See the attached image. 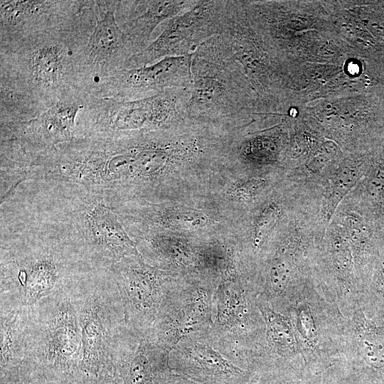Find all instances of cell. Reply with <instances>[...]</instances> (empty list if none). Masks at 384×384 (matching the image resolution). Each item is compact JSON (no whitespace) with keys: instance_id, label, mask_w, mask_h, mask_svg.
Here are the masks:
<instances>
[{"instance_id":"obj_32","label":"cell","mask_w":384,"mask_h":384,"mask_svg":"<svg viewBox=\"0 0 384 384\" xmlns=\"http://www.w3.org/2000/svg\"><path fill=\"white\" fill-rule=\"evenodd\" d=\"M362 279L367 280L373 294L384 300V249L368 267Z\"/></svg>"},{"instance_id":"obj_4","label":"cell","mask_w":384,"mask_h":384,"mask_svg":"<svg viewBox=\"0 0 384 384\" xmlns=\"http://www.w3.org/2000/svg\"><path fill=\"white\" fill-rule=\"evenodd\" d=\"M44 199L93 269H108L124 257L140 255L112 204L78 186L46 181Z\"/></svg>"},{"instance_id":"obj_16","label":"cell","mask_w":384,"mask_h":384,"mask_svg":"<svg viewBox=\"0 0 384 384\" xmlns=\"http://www.w3.org/2000/svg\"><path fill=\"white\" fill-rule=\"evenodd\" d=\"M95 28L84 48L82 72L90 93L101 80L127 68L137 51L116 19L119 1H95Z\"/></svg>"},{"instance_id":"obj_35","label":"cell","mask_w":384,"mask_h":384,"mask_svg":"<svg viewBox=\"0 0 384 384\" xmlns=\"http://www.w3.org/2000/svg\"><path fill=\"white\" fill-rule=\"evenodd\" d=\"M165 384H200L188 378L174 373L172 370L169 373Z\"/></svg>"},{"instance_id":"obj_24","label":"cell","mask_w":384,"mask_h":384,"mask_svg":"<svg viewBox=\"0 0 384 384\" xmlns=\"http://www.w3.org/2000/svg\"><path fill=\"white\" fill-rule=\"evenodd\" d=\"M265 323L257 370L272 368H304L302 353L289 318L258 299Z\"/></svg>"},{"instance_id":"obj_31","label":"cell","mask_w":384,"mask_h":384,"mask_svg":"<svg viewBox=\"0 0 384 384\" xmlns=\"http://www.w3.org/2000/svg\"><path fill=\"white\" fill-rule=\"evenodd\" d=\"M268 185V179L264 176L247 177L231 186L228 194L237 201H250L261 194Z\"/></svg>"},{"instance_id":"obj_21","label":"cell","mask_w":384,"mask_h":384,"mask_svg":"<svg viewBox=\"0 0 384 384\" xmlns=\"http://www.w3.org/2000/svg\"><path fill=\"white\" fill-rule=\"evenodd\" d=\"M29 307H0V384H28Z\"/></svg>"},{"instance_id":"obj_27","label":"cell","mask_w":384,"mask_h":384,"mask_svg":"<svg viewBox=\"0 0 384 384\" xmlns=\"http://www.w3.org/2000/svg\"><path fill=\"white\" fill-rule=\"evenodd\" d=\"M284 204L280 200L265 203L254 218L250 237V256L252 260L261 257L267 251L273 231L285 214Z\"/></svg>"},{"instance_id":"obj_7","label":"cell","mask_w":384,"mask_h":384,"mask_svg":"<svg viewBox=\"0 0 384 384\" xmlns=\"http://www.w3.org/2000/svg\"><path fill=\"white\" fill-rule=\"evenodd\" d=\"M190 89H168L149 97L121 101L88 95L78 114L75 137L90 134L168 130L188 123L186 105Z\"/></svg>"},{"instance_id":"obj_34","label":"cell","mask_w":384,"mask_h":384,"mask_svg":"<svg viewBox=\"0 0 384 384\" xmlns=\"http://www.w3.org/2000/svg\"><path fill=\"white\" fill-rule=\"evenodd\" d=\"M88 384H122V382L114 366L110 363L97 375L88 376Z\"/></svg>"},{"instance_id":"obj_20","label":"cell","mask_w":384,"mask_h":384,"mask_svg":"<svg viewBox=\"0 0 384 384\" xmlns=\"http://www.w3.org/2000/svg\"><path fill=\"white\" fill-rule=\"evenodd\" d=\"M87 1H0V40L59 24L78 13Z\"/></svg>"},{"instance_id":"obj_6","label":"cell","mask_w":384,"mask_h":384,"mask_svg":"<svg viewBox=\"0 0 384 384\" xmlns=\"http://www.w3.org/2000/svg\"><path fill=\"white\" fill-rule=\"evenodd\" d=\"M265 333L255 287L238 272L225 277L214 296L213 324L208 334L211 343L235 365L252 372Z\"/></svg>"},{"instance_id":"obj_5","label":"cell","mask_w":384,"mask_h":384,"mask_svg":"<svg viewBox=\"0 0 384 384\" xmlns=\"http://www.w3.org/2000/svg\"><path fill=\"white\" fill-rule=\"evenodd\" d=\"M70 294L82 334L80 370L95 376L112 363L114 342L126 326L122 300L110 268L88 271Z\"/></svg>"},{"instance_id":"obj_1","label":"cell","mask_w":384,"mask_h":384,"mask_svg":"<svg viewBox=\"0 0 384 384\" xmlns=\"http://www.w3.org/2000/svg\"><path fill=\"white\" fill-rule=\"evenodd\" d=\"M95 1L55 26L0 40V114L24 122L73 95L90 94L84 48L96 25Z\"/></svg>"},{"instance_id":"obj_11","label":"cell","mask_w":384,"mask_h":384,"mask_svg":"<svg viewBox=\"0 0 384 384\" xmlns=\"http://www.w3.org/2000/svg\"><path fill=\"white\" fill-rule=\"evenodd\" d=\"M89 94L67 97L29 121L0 129L1 165L24 162L75 137L76 119Z\"/></svg>"},{"instance_id":"obj_3","label":"cell","mask_w":384,"mask_h":384,"mask_svg":"<svg viewBox=\"0 0 384 384\" xmlns=\"http://www.w3.org/2000/svg\"><path fill=\"white\" fill-rule=\"evenodd\" d=\"M192 85L186 105L188 123L204 127L250 122L263 114L260 100L223 34L193 53Z\"/></svg>"},{"instance_id":"obj_22","label":"cell","mask_w":384,"mask_h":384,"mask_svg":"<svg viewBox=\"0 0 384 384\" xmlns=\"http://www.w3.org/2000/svg\"><path fill=\"white\" fill-rule=\"evenodd\" d=\"M195 0L119 1L117 21L137 53L149 44L156 27L193 7Z\"/></svg>"},{"instance_id":"obj_26","label":"cell","mask_w":384,"mask_h":384,"mask_svg":"<svg viewBox=\"0 0 384 384\" xmlns=\"http://www.w3.org/2000/svg\"><path fill=\"white\" fill-rule=\"evenodd\" d=\"M354 190L371 210L384 219V146L370 151L366 173Z\"/></svg>"},{"instance_id":"obj_19","label":"cell","mask_w":384,"mask_h":384,"mask_svg":"<svg viewBox=\"0 0 384 384\" xmlns=\"http://www.w3.org/2000/svg\"><path fill=\"white\" fill-rule=\"evenodd\" d=\"M169 356V351L126 325L114 342L112 364L122 384H165L171 371Z\"/></svg>"},{"instance_id":"obj_25","label":"cell","mask_w":384,"mask_h":384,"mask_svg":"<svg viewBox=\"0 0 384 384\" xmlns=\"http://www.w3.org/2000/svg\"><path fill=\"white\" fill-rule=\"evenodd\" d=\"M320 245L327 255L335 278L342 286H351L357 277L352 248L344 233L333 222L326 230Z\"/></svg>"},{"instance_id":"obj_14","label":"cell","mask_w":384,"mask_h":384,"mask_svg":"<svg viewBox=\"0 0 384 384\" xmlns=\"http://www.w3.org/2000/svg\"><path fill=\"white\" fill-rule=\"evenodd\" d=\"M229 1L201 0L169 19L161 33L129 61L127 68L153 64L166 57L192 55L209 38L227 28Z\"/></svg>"},{"instance_id":"obj_8","label":"cell","mask_w":384,"mask_h":384,"mask_svg":"<svg viewBox=\"0 0 384 384\" xmlns=\"http://www.w3.org/2000/svg\"><path fill=\"white\" fill-rule=\"evenodd\" d=\"M70 292L29 307L28 352L33 369L80 372L82 334Z\"/></svg>"},{"instance_id":"obj_12","label":"cell","mask_w":384,"mask_h":384,"mask_svg":"<svg viewBox=\"0 0 384 384\" xmlns=\"http://www.w3.org/2000/svg\"><path fill=\"white\" fill-rule=\"evenodd\" d=\"M122 300L126 325L147 336L181 276L159 270L141 255H134L110 267Z\"/></svg>"},{"instance_id":"obj_30","label":"cell","mask_w":384,"mask_h":384,"mask_svg":"<svg viewBox=\"0 0 384 384\" xmlns=\"http://www.w3.org/2000/svg\"><path fill=\"white\" fill-rule=\"evenodd\" d=\"M28 384H88V376L81 372L68 373L47 368H35Z\"/></svg>"},{"instance_id":"obj_33","label":"cell","mask_w":384,"mask_h":384,"mask_svg":"<svg viewBox=\"0 0 384 384\" xmlns=\"http://www.w3.org/2000/svg\"><path fill=\"white\" fill-rule=\"evenodd\" d=\"M321 384H367L342 365L336 363L322 374Z\"/></svg>"},{"instance_id":"obj_23","label":"cell","mask_w":384,"mask_h":384,"mask_svg":"<svg viewBox=\"0 0 384 384\" xmlns=\"http://www.w3.org/2000/svg\"><path fill=\"white\" fill-rule=\"evenodd\" d=\"M351 324L356 353L341 365L367 384H384V321L370 320L357 309Z\"/></svg>"},{"instance_id":"obj_28","label":"cell","mask_w":384,"mask_h":384,"mask_svg":"<svg viewBox=\"0 0 384 384\" xmlns=\"http://www.w3.org/2000/svg\"><path fill=\"white\" fill-rule=\"evenodd\" d=\"M321 380L306 368L284 367L254 372L247 384H321Z\"/></svg>"},{"instance_id":"obj_17","label":"cell","mask_w":384,"mask_h":384,"mask_svg":"<svg viewBox=\"0 0 384 384\" xmlns=\"http://www.w3.org/2000/svg\"><path fill=\"white\" fill-rule=\"evenodd\" d=\"M302 282L299 283L301 291L296 292L292 286L274 310L289 318L306 369L322 376L337 360L329 352L334 349L324 330V309L318 307L319 297L314 289L312 295H308L306 284Z\"/></svg>"},{"instance_id":"obj_10","label":"cell","mask_w":384,"mask_h":384,"mask_svg":"<svg viewBox=\"0 0 384 384\" xmlns=\"http://www.w3.org/2000/svg\"><path fill=\"white\" fill-rule=\"evenodd\" d=\"M266 113H280L289 98L291 79L280 58L249 21L242 1H229L223 33Z\"/></svg>"},{"instance_id":"obj_9","label":"cell","mask_w":384,"mask_h":384,"mask_svg":"<svg viewBox=\"0 0 384 384\" xmlns=\"http://www.w3.org/2000/svg\"><path fill=\"white\" fill-rule=\"evenodd\" d=\"M349 111L341 100L326 101L306 112L307 124L343 151L366 153L384 146V82L348 97Z\"/></svg>"},{"instance_id":"obj_29","label":"cell","mask_w":384,"mask_h":384,"mask_svg":"<svg viewBox=\"0 0 384 384\" xmlns=\"http://www.w3.org/2000/svg\"><path fill=\"white\" fill-rule=\"evenodd\" d=\"M155 222L167 228L196 230L205 227L209 219L198 210L187 208H165L154 215Z\"/></svg>"},{"instance_id":"obj_18","label":"cell","mask_w":384,"mask_h":384,"mask_svg":"<svg viewBox=\"0 0 384 384\" xmlns=\"http://www.w3.org/2000/svg\"><path fill=\"white\" fill-rule=\"evenodd\" d=\"M208 334L181 340L169 352L171 370L200 384H247L252 373L228 359L213 346Z\"/></svg>"},{"instance_id":"obj_13","label":"cell","mask_w":384,"mask_h":384,"mask_svg":"<svg viewBox=\"0 0 384 384\" xmlns=\"http://www.w3.org/2000/svg\"><path fill=\"white\" fill-rule=\"evenodd\" d=\"M218 286L208 279L181 277L148 338L170 352L181 340L208 333Z\"/></svg>"},{"instance_id":"obj_15","label":"cell","mask_w":384,"mask_h":384,"mask_svg":"<svg viewBox=\"0 0 384 384\" xmlns=\"http://www.w3.org/2000/svg\"><path fill=\"white\" fill-rule=\"evenodd\" d=\"M192 55L166 57L151 65L118 71L98 82L90 94L98 98L129 101L168 89H190Z\"/></svg>"},{"instance_id":"obj_2","label":"cell","mask_w":384,"mask_h":384,"mask_svg":"<svg viewBox=\"0 0 384 384\" xmlns=\"http://www.w3.org/2000/svg\"><path fill=\"white\" fill-rule=\"evenodd\" d=\"M92 269L43 203L28 196L1 203L0 307H31L70 292Z\"/></svg>"}]
</instances>
